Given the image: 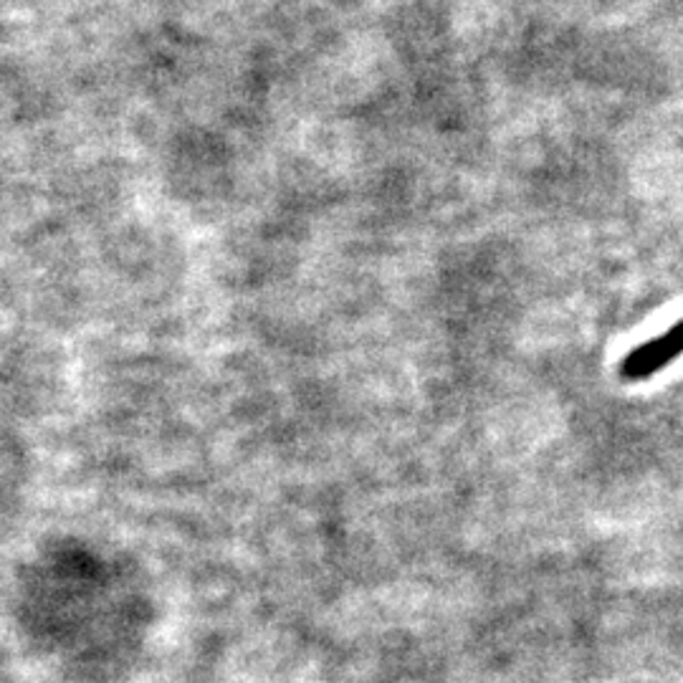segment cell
Segmentation results:
<instances>
[{"label":"cell","instance_id":"obj_1","mask_svg":"<svg viewBox=\"0 0 683 683\" xmlns=\"http://www.w3.org/2000/svg\"><path fill=\"white\" fill-rule=\"evenodd\" d=\"M683 355V319L673 325L669 332L656 337L641 347H635L631 355L620 365V375L625 380H646L656 375L663 365L673 363V359Z\"/></svg>","mask_w":683,"mask_h":683}]
</instances>
